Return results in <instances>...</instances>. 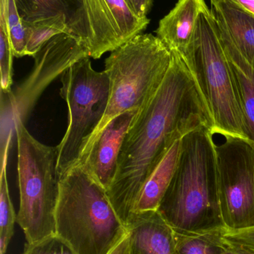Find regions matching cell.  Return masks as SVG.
Instances as JSON below:
<instances>
[{
  "label": "cell",
  "mask_w": 254,
  "mask_h": 254,
  "mask_svg": "<svg viewBox=\"0 0 254 254\" xmlns=\"http://www.w3.org/2000/svg\"><path fill=\"white\" fill-rule=\"evenodd\" d=\"M13 48L5 14L0 9V71L1 91L11 92L13 85Z\"/></svg>",
  "instance_id": "obj_22"
},
{
  "label": "cell",
  "mask_w": 254,
  "mask_h": 254,
  "mask_svg": "<svg viewBox=\"0 0 254 254\" xmlns=\"http://www.w3.org/2000/svg\"><path fill=\"white\" fill-rule=\"evenodd\" d=\"M205 0H179L164 16L156 30L157 37L171 52L183 55L190 43Z\"/></svg>",
  "instance_id": "obj_14"
},
{
  "label": "cell",
  "mask_w": 254,
  "mask_h": 254,
  "mask_svg": "<svg viewBox=\"0 0 254 254\" xmlns=\"http://www.w3.org/2000/svg\"><path fill=\"white\" fill-rule=\"evenodd\" d=\"M127 228L131 254H177L174 230L158 210L134 213Z\"/></svg>",
  "instance_id": "obj_12"
},
{
  "label": "cell",
  "mask_w": 254,
  "mask_h": 254,
  "mask_svg": "<svg viewBox=\"0 0 254 254\" xmlns=\"http://www.w3.org/2000/svg\"><path fill=\"white\" fill-rule=\"evenodd\" d=\"M240 7L254 16V0H232Z\"/></svg>",
  "instance_id": "obj_28"
},
{
  "label": "cell",
  "mask_w": 254,
  "mask_h": 254,
  "mask_svg": "<svg viewBox=\"0 0 254 254\" xmlns=\"http://www.w3.org/2000/svg\"><path fill=\"white\" fill-rule=\"evenodd\" d=\"M225 244V243H224ZM225 249L222 254H254V251L243 248L235 247V246H228L225 244Z\"/></svg>",
  "instance_id": "obj_27"
},
{
  "label": "cell",
  "mask_w": 254,
  "mask_h": 254,
  "mask_svg": "<svg viewBox=\"0 0 254 254\" xmlns=\"http://www.w3.org/2000/svg\"><path fill=\"white\" fill-rule=\"evenodd\" d=\"M221 232L195 234L174 230L177 254H222L225 246Z\"/></svg>",
  "instance_id": "obj_20"
},
{
  "label": "cell",
  "mask_w": 254,
  "mask_h": 254,
  "mask_svg": "<svg viewBox=\"0 0 254 254\" xmlns=\"http://www.w3.org/2000/svg\"><path fill=\"white\" fill-rule=\"evenodd\" d=\"M171 61V52L152 34H140L111 52L104 71L110 81L105 114L81 152L83 162L102 130L115 117L141 110L158 92Z\"/></svg>",
  "instance_id": "obj_4"
},
{
  "label": "cell",
  "mask_w": 254,
  "mask_h": 254,
  "mask_svg": "<svg viewBox=\"0 0 254 254\" xmlns=\"http://www.w3.org/2000/svg\"><path fill=\"white\" fill-rule=\"evenodd\" d=\"M150 19L139 17L125 0H82L73 35L89 58L99 59L142 34Z\"/></svg>",
  "instance_id": "obj_10"
},
{
  "label": "cell",
  "mask_w": 254,
  "mask_h": 254,
  "mask_svg": "<svg viewBox=\"0 0 254 254\" xmlns=\"http://www.w3.org/2000/svg\"><path fill=\"white\" fill-rule=\"evenodd\" d=\"M24 24L26 27L28 37L27 56L34 57L43 45L55 36L64 33L70 34L67 20L64 16H57Z\"/></svg>",
  "instance_id": "obj_19"
},
{
  "label": "cell",
  "mask_w": 254,
  "mask_h": 254,
  "mask_svg": "<svg viewBox=\"0 0 254 254\" xmlns=\"http://www.w3.org/2000/svg\"><path fill=\"white\" fill-rule=\"evenodd\" d=\"M130 8L140 18H146L150 12L153 0H125Z\"/></svg>",
  "instance_id": "obj_25"
},
{
  "label": "cell",
  "mask_w": 254,
  "mask_h": 254,
  "mask_svg": "<svg viewBox=\"0 0 254 254\" xmlns=\"http://www.w3.org/2000/svg\"><path fill=\"white\" fill-rule=\"evenodd\" d=\"M22 254H76V252L56 234L40 241L27 243Z\"/></svg>",
  "instance_id": "obj_23"
},
{
  "label": "cell",
  "mask_w": 254,
  "mask_h": 254,
  "mask_svg": "<svg viewBox=\"0 0 254 254\" xmlns=\"http://www.w3.org/2000/svg\"><path fill=\"white\" fill-rule=\"evenodd\" d=\"M220 236L222 242L228 246L243 248L254 252V227L237 231L225 229L221 232Z\"/></svg>",
  "instance_id": "obj_24"
},
{
  "label": "cell",
  "mask_w": 254,
  "mask_h": 254,
  "mask_svg": "<svg viewBox=\"0 0 254 254\" xmlns=\"http://www.w3.org/2000/svg\"><path fill=\"white\" fill-rule=\"evenodd\" d=\"M55 234L76 254H108L128 234L105 188L79 164L61 176Z\"/></svg>",
  "instance_id": "obj_3"
},
{
  "label": "cell",
  "mask_w": 254,
  "mask_h": 254,
  "mask_svg": "<svg viewBox=\"0 0 254 254\" xmlns=\"http://www.w3.org/2000/svg\"><path fill=\"white\" fill-rule=\"evenodd\" d=\"M89 57L80 39L69 33L58 34L42 46L33 58L31 74L14 90L1 91V151L18 124L25 123L46 88L75 63Z\"/></svg>",
  "instance_id": "obj_8"
},
{
  "label": "cell",
  "mask_w": 254,
  "mask_h": 254,
  "mask_svg": "<svg viewBox=\"0 0 254 254\" xmlns=\"http://www.w3.org/2000/svg\"><path fill=\"white\" fill-rule=\"evenodd\" d=\"M203 127L213 128L207 106L183 57L171 52L161 87L127 131L114 179L107 190L125 226L143 186L173 145Z\"/></svg>",
  "instance_id": "obj_1"
},
{
  "label": "cell",
  "mask_w": 254,
  "mask_h": 254,
  "mask_svg": "<svg viewBox=\"0 0 254 254\" xmlns=\"http://www.w3.org/2000/svg\"><path fill=\"white\" fill-rule=\"evenodd\" d=\"M213 134L211 128L203 127L182 138L177 169L158 210L175 231L203 234L225 229Z\"/></svg>",
  "instance_id": "obj_2"
},
{
  "label": "cell",
  "mask_w": 254,
  "mask_h": 254,
  "mask_svg": "<svg viewBox=\"0 0 254 254\" xmlns=\"http://www.w3.org/2000/svg\"><path fill=\"white\" fill-rule=\"evenodd\" d=\"M24 23L64 16L70 34L74 32L76 19L82 7V0H14Z\"/></svg>",
  "instance_id": "obj_17"
},
{
  "label": "cell",
  "mask_w": 254,
  "mask_h": 254,
  "mask_svg": "<svg viewBox=\"0 0 254 254\" xmlns=\"http://www.w3.org/2000/svg\"><path fill=\"white\" fill-rule=\"evenodd\" d=\"M11 140L7 142L4 155L1 158L0 179V254H6L10 240L13 236V228L16 216L9 193L7 179V162Z\"/></svg>",
  "instance_id": "obj_18"
},
{
  "label": "cell",
  "mask_w": 254,
  "mask_h": 254,
  "mask_svg": "<svg viewBox=\"0 0 254 254\" xmlns=\"http://www.w3.org/2000/svg\"><path fill=\"white\" fill-rule=\"evenodd\" d=\"M216 143L218 190L225 229L254 227V149L248 140L225 137Z\"/></svg>",
  "instance_id": "obj_9"
},
{
  "label": "cell",
  "mask_w": 254,
  "mask_h": 254,
  "mask_svg": "<svg viewBox=\"0 0 254 254\" xmlns=\"http://www.w3.org/2000/svg\"><path fill=\"white\" fill-rule=\"evenodd\" d=\"M140 110L126 112L110 121L94 142L85 161L78 164L106 190L114 179L124 138Z\"/></svg>",
  "instance_id": "obj_11"
},
{
  "label": "cell",
  "mask_w": 254,
  "mask_h": 254,
  "mask_svg": "<svg viewBox=\"0 0 254 254\" xmlns=\"http://www.w3.org/2000/svg\"><path fill=\"white\" fill-rule=\"evenodd\" d=\"M108 254H131L129 235L128 234L120 243H118Z\"/></svg>",
  "instance_id": "obj_26"
},
{
  "label": "cell",
  "mask_w": 254,
  "mask_h": 254,
  "mask_svg": "<svg viewBox=\"0 0 254 254\" xmlns=\"http://www.w3.org/2000/svg\"><path fill=\"white\" fill-rule=\"evenodd\" d=\"M181 140L175 142L145 184L136 203L134 213L155 211L159 208L177 169L181 152Z\"/></svg>",
  "instance_id": "obj_16"
},
{
  "label": "cell",
  "mask_w": 254,
  "mask_h": 254,
  "mask_svg": "<svg viewBox=\"0 0 254 254\" xmlns=\"http://www.w3.org/2000/svg\"><path fill=\"white\" fill-rule=\"evenodd\" d=\"M216 23L254 68V16L232 0H210Z\"/></svg>",
  "instance_id": "obj_15"
},
{
  "label": "cell",
  "mask_w": 254,
  "mask_h": 254,
  "mask_svg": "<svg viewBox=\"0 0 254 254\" xmlns=\"http://www.w3.org/2000/svg\"><path fill=\"white\" fill-rule=\"evenodd\" d=\"M181 56L207 106L213 134L249 141L229 63L216 19L206 3L190 43Z\"/></svg>",
  "instance_id": "obj_5"
},
{
  "label": "cell",
  "mask_w": 254,
  "mask_h": 254,
  "mask_svg": "<svg viewBox=\"0 0 254 254\" xmlns=\"http://www.w3.org/2000/svg\"><path fill=\"white\" fill-rule=\"evenodd\" d=\"M216 25L232 72L249 142L254 149V68L239 52L225 29Z\"/></svg>",
  "instance_id": "obj_13"
},
{
  "label": "cell",
  "mask_w": 254,
  "mask_h": 254,
  "mask_svg": "<svg viewBox=\"0 0 254 254\" xmlns=\"http://www.w3.org/2000/svg\"><path fill=\"white\" fill-rule=\"evenodd\" d=\"M61 81L60 94L68 106L69 125L58 145L60 176L79 162L85 143L105 114L110 95L107 74L94 70L89 57L69 67L61 74Z\"/></svg>",
  "instance_id": "obj_7"
},
{
  "label": "cell",
  "mask_w": 254,
  "mask_h": 254,
  "mask_svg": "<svg viewBox=\"0 0 254 254\" xmlns=\"http://www.w3.org/2000/svg\"><path fill=\"white\" fill-rule=\"evenodd\" d=\"M0 9L4 11L8 27L13 55L16 58L27 56V28L21 18L14 0H0Z\"/></svg>",
  "instance_id": "obj_21"
},
{
  "label": "cell",
  "mask_w": 254,
  "mask_h": 254,
  "mask_svg": "<svg viewBox=\"0 0 254 254\" xmlns=\"http://www.w3.org/2000/svg\"><path fill=\"white\" fill-rule=\"evenodd\" d=\"M19 209L16 222L27 243L55 234V211L60 193L58 146L36 140L22 122L16 128Z\"/></svg>",
  "instance_id": "obj_6"
}]
</instances>
